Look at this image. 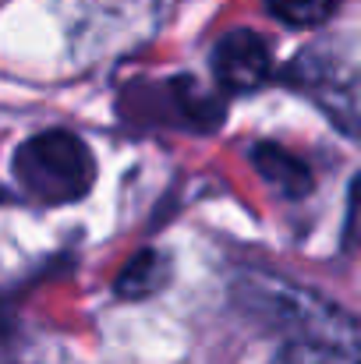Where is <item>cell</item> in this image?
<instances>
[{
  "label": "cell",
  "mask_w": 361,
  "mask_h": 364,
  "mask_svg": "<svg viewBox=\"0 0 361 364\" xmlns=\"http://www.w3.org/2000/svg\"><path fill=\"white\" fill-rule=\"evenodd\" d=\"M283 82L308 96L347 138H361V39L340 36L312 43L291 60Z\"/></svg>",
  "instance_id": "cell-1"
},
{
  "label": "cell",
  "mask_w": 361,
  "mask_h": 364,
  "mask_svg": "<svg viewBox=\"0 0 361 364\" xmlns=\"http://www.w3.org/2000/svg\"><path fill=\"white\" fill-rule=\"evenodd\" d=\"M209 64L227 92H255L273 78V50L251 28H231L220 36Z\"/></svg>",
  "instance_id": "cell-5"
},
{
  "label": "cell",
  "mask_w": 361,
  "mask_h": 364,
  "mask_svg": "<svg viewBox=\"0 0 361 364\" xmlns=\"http://www.w3.org/2000/svg\"><path fill=\"white\" fill-rule=\"evenodd\" d=\"M273 364H358V350L312 340H287V347Z\"/></svg>",
  "instance_id": "cell-9"
},
{
  "label": "cell",
  "mask_w": 361,
  "mask_h": 364,
  "mask_svg": "<svg viewBox=\"0 0 361 364\" xmlns=\"http://www.w3.org/2000/svg\"><path fill=\"white\" fill-rule=\"evenodd\" d=\"M248 163L255 166V173L287 202H298V198H308L312 188H315V177H312V166L294 156L291 149L276 145V141H255L248 149Z\"/></svg>",
  "instance_id": "cell-6"
},
{
  "label": "cell",
  "mask_w": 361,
  "mask_h": 364,
  "mask_svg": "<svg viewBox=\"0 0 361 364\" xmlns=\"http://www.w3.org/2000/svg\"><path fill=\"white\" fill-rule=\"evenodd\" d=\"M234 301L248 315L269 318L273 326H283L291 340H312V343H333L351 347L355 326L333 311L326 301L305 294L301 287H291L287 279L262 276V272H241L234 279ZM358 350V347H351Z\"/></svg>",
  "instance_id": "cell-3"
},
{
  "label": "cell",
  "mask_w": 361,
  "mask_h": 364,
  "mask_svg": "<svg viewBox=\"0 0 361 364\" xmlns=\"http://www.w3.org/2000/svg\"><path fill=\"white\" fill-rule=\"evenodd\" d=\"M167 279H170V258L156 247H142L124 262V269L114 279V294L124 301H142V297H152Z\"/></svg>",
  "instance_id": "cell-7"
},
{
  "label": "cell",
  "mask_w": 361,
  "mask_h": 364,
  "mask_svg": "<svg viewBox=\"0 0 361 364\" xmlns=\"http://www.w3.org/2000/svg\"><path fill=\"white\" fill-rule=\"evenodd\" d=\"M340 0H266V11L287 28H319L333 18Z\"/></svg>",
  "instance_id": "cell-8"
},
{
  "label": "cell",
  "mask_w": 361,
  "mask_h": 364,
  "mask_svg": "<svg viewBox=\"0 0 361 364\" xmlns=\"http://www.w3.org/2000/svg\"><path fill=\"white\" fill-rule=\"evenodd\" d=\"M11 173L32 202L71 205L93 191L96 159L78 134H71L64 127H50V131L25 138L14 149Z\"/></svg>",
  "instance_id": "cell-2"
},
{
  "label": "cell",
  "mask_w": 361,
  "mask_h": 364,
  "mask_svg": "<svg viewBox=\"0 0 361 364\" xmlns=\"http://www.w3.org/2000/svg\"><path fill=\"white\" fill-rule=\"evenodd\" d=\"M358 364H361V347H358Z\"/></svg>",
  "instance_id": "cell-11"
},
{
  "label": "cell",
  "mask_w": 361,
  "mask_h": 364,
  "mask_svg": "<svg viewBox=\"0 0 361 364\" xmlns=\"http://www.w3.org/2000/svg\"><path fill=\"white\" fill-rule=\"evenodd\" d=\"M344 247L347 251H358L361 247V173L351 184V195H347V220H344Z\"/></svg>",
  "instance_id": "cell-10"
},
{
  "label": "cell",
  "mask_w": 361,
  "mask_h": 364,
  "mask_svg": "<svg viewBox=\"0 0 361 364\" xmlns=\"http://www.w3.org/2000/svg\"><path fill=\"white\" fill-rule=\"evenodd\" d=\"M120 117L131 124H163V127L209 134L224 124L227 103L206 92L195 78L177 75L163 82H135L120 96Z\"/></svg>",
  "instance_id": "cell-4"
}]
</instances>
